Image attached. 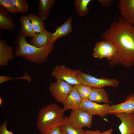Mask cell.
I'll use <instances>...</instances> for the list:
<instances>
[{
    "label": "cell",
    "mask_w": 134,
    "mask_h": 134,
    "mask_svg": "<svg viewBox=\"0 0 134 134\" xmlns=\"http://www.w3.org/2000/svg\"><path fill=\"white\" fill-rule=\"evenodd\" d=\"M2 98L1 97L0 98V106L2 105Z\"/></svg>",
    "instance_id": "33"
},
{
    "label": "cell",
    "mask_w": 134,
    "mask_h": 134,
    "mask_svg": "<svg viewBox=\"0 0 134 134\" xmlns=\"http://www.w3.org/2000/svg\"><path fill=\"white\" fill-rule=\"evenodd\" d=\"M60 134H65L61 132V133Z\"/></svg>",
    "instance_id": "34"
},
{
    "label": "cell",
    "mask_w": 134,
    "mask_h": 134,
    "mask_svg": "<svg viewBox=\"0 0 134 134\" xmlns=\"http://www.w3.org/2000/svg\"><path fill=\"white\" fill-rule=\"evenodd\" d=\"M73 85L62 80L51 83L49 90L51 95L58 102L62 103L71 91Z\"/></svg>",
    "instance_id": "7"
},
{
    "label": "cell",
    "mask_w": 134,
    "mask_h": 134,
    "mask_svg": "<svg viewBox=\"0 0 134 134\" xmlns=\"http://www.w3.org/2000/svg\"><path fill=\"white\" fill-rule=\"evenodd\" d=\"M27 16L35 33L40 32L45 30V24L40 17L31 13Z\"/></svg>",
    "instance_id": "23"
},
{
    "label": "cell",
    "mask_w": 134,
    "mask_h": 134,
    "mask_svg": "<svg viewBox=\"0 0 134 134\" xmlns=\"http://www.w3.org/2000/svg\"><path fill=\"white\" fill-rule=\"evenodd\" d=\"M88 100L97 103L103 102L112 104L107 92L103 88H92Z\"/></svg>",
    "instance_id": "18"
},
{
    "label": "cell",
    "mask_w": 134,
    "mask_h": 134,
    "mask_svg": "<svg viewBox=\"0 0 134 134\" xmlns=\"http://www.w3.org/2000/svg\"><path fill=\"white\" fill-rule=\"evenodd\" d=\"M72 17L70 16L63 24L56 28L55 32L52 34L51 42L55 43L59 38L66 36L72 32Z\"/></svg>",
    "instance_id": "17"
},
{
    "label": "cell",
    "mask_w": 134,
    "mask_h": 134,
    "mask_svg": "<svg viewBox=\"0 0 134 134\" xmlns=\"http://www.w3.org/2000/svg\"><path fill=\"white\" fill-rule=\"evenodd\" d=\"M116 52V48L112 43L104 40L96 43L92 56L100 59L105 58L110 61L114 56Z\"/></svg>",
    "instance_id": "8"
},
{
    "label": "cell",
    "mask_w": 134,
    "mask_h": 134,
    "mask_svg": "<svg viewBox=\"0 0 134 134\" xmlns=\"http://www.w3.org/2000/svg\"><path fill=\"white\" fill-rule=\"evenodd\" d=\"M65 111L56 103H52L39 110L36 127L41 134L48 132L60 127Z\"/></svg>",
    "instance_id": "3"
},
{
    "label": "cell",
    "mask_w": 134,
    "mask_h": 134,
    "mask_svg": "<svg viewBox=\"0 0 134 134\" xmlns=\"http://www.w3.org/2000/svg\"><path fill=\"white\" fill-rule=\"evenodd\" d=\"M21 24L20 32L26 38L33 37L35 34L27 15H22L19 19Z\"/></svg>",
    "instance_id": "20"
},
{
    "label": "cell",
    "mask_w": 134,
    "mask_h": 134,
    "mask_svg": "<svg viewBox=\"0 0 134 134\" xmlns=\"http://www.w3.org/2000/svg\"><path fill=\"white\" fill-rule=\"evenodd\" d=\"M19 31L15 38V56L21 57L31 63L40 64L46 62L54 48L55 43L50 42L46 45L38 48L30 44Z\"/></svg>",
    "instance_id": "2"
},
{
    "label": "cell",
    "mask_w": 134,
    "mask_h": 134,
    "mask_svg": "<svg viewBox=\"0 0 134 134\" xmlns=\"http://www.w3.org/2000/svg\"><path fill=\"white\" fill-rule=\"evenodd\" d=\"M61 131L60 127H58L50 131L43 133L42 134H60Z\"/></svg>",
    "instance_id": "30"
},
{
    "label": "cell",
    "mask_w": 134,
    "mask_h": 134,
    "mask_svg": "<svg viewBox=\"0 0 134 134\" xmlns=\"http://www.w3.org/2000/svg\"><path fill=\"white\" fill-rule=\"evenodd\" d=\"M13 5L16 8L18 13H27L29 4L26 0H10Z\"/></svg>",
    "instance_id": "24"
},
{
    "label": "cell",
    "mask_w": 134,
    "mask_h": 134,
    "mask_svg": "<svg viewBox=\"0 0 134 134\" xmlns=\"http://www.w3.org/2000/svg\"><path fill=\"white\" fill-rule=\"evenodd\" d=\"M101 133L98 130L93 131L87 130H84V134H101Z\"/></svg>",
    "instance_id": "31"
},
{
    "label": "cell",
    "mask_w": 134,
    "mask_h": 134,
    "mask_svg": "<svg viewBox=\"0 0 134 134\" xmlns=\"http://www.w3.org/2000/svg\"><path fill=\"white\" fill-rule=\"evenodd\" d=\"M101 5L105 7H110L113 2V0H98Z\"/></svg>",
    "instance_id": "29"
},
{
    "label": "cell",
    "mask_w": 134,
    "mask_h": 134,
    "mask_svg": "<svg viewBox=\"0 0 134 134\" xmlns=\"http://www.w3.org/2000/svg\"><path fill=\"white\" fill-rule=\"evenodd\" d=\"M120 119L121 123L118 127L121 134H134V112L114 114Z\"/></svg>",
    "instance_id": "11"
},
{
    "label": "cell",
    "mask_w": 134,
    "mask_h": 134,
    "mask_svg": "<svg viewBox=\"0 0 134 134\" xmlns=\"http://www.w3.org/2000/svg\"><path fill=\"white\" fill-rule=\"evenodd\" d=\"M81 71L78 69H72L64 65H57L53 69L52 76L57 80L64 81L73 86L81 84L79 78Z\"/></svg>",
    "instance_id": "4"
},
{
    "label": "cell",
    "mask_w": 134,
    "mask_h": 134,
    "mask_svg": "<svg viewBox=\"0 0 134 134\" xmlns=\"http://www.w3.org/2000/svg\"><path fill=\"white\" fill-rule=\"evenodd\" d=\"M55 0H40L39 2L38 14L43 21L49 17L51 9L54 6Z\"/></svg>",
    "instance_id": "19"
},
{
    "label": "cell",
    "mask_w": 134,
    "mask_h": 134,
    "mask_svg": "<svg viewBox=\"0 0 134 134\" xmlns=\"http://www.w3.org/2000/svg\"><path fill=\"white\" fill-rule=\"evenodd\" d=\"M133 112H134V94L133 93L128 96L124 102L109 105L107 111L108 114Z\"/></svg>",
    "instance_id": "9"
},
{
    "label": "cell",
    "mask_w": 134,
    "mask_h": 134,
    "mask_svg": "<svg viewBox=\"0 0 134 134\" xmlns=\"http://www.w3.org/2000/svg\"><path fill=\"white\" fill-rule=\"evenodd\" d=\"M20 79L27 80L28 83H30L32 80L31 76L27 73L25 72L23 76L18 77L12 78L8 76L1 75L0 76V83L1 84L13 80Z\"/></svg>",
    "instance_id": "26"
},
{
    "label": "cell",
    "mask_w": 134,
    "mask_h": 134,
    "mask_svg": "<svg viewBox=\"0 0 134 134\" xmlns=\"http://www.w3.org/2000/svg\"><path fill=\"white\" fill-rule=\"evenodd\" d=\"M13 48L8 45L6 41L0 39V66H5L7 65L9 61L15 57L13 52Z\"/></svg>",
    "instance_id": "14"
},
{
    "label": "cell",
    "mask_w": 134,
    "mask_h": 134,
    "mask_svg": "<svg viewBox=\"0 0 134 134\" xmlns=\"http://www.w3.org/2000/svg\"><path fill=\"white\" fill-rule=\"evenodd\" d=\"M52 34L45 29L40 32L36 33L30 40V43L37 47H44L51 42Z\"/></svg>",
    "instance_id": "15"
},
{
    "label": "cell",
    "mask_w": 134,
    "mask_h": 134,
    "mask_svg": "<svg viewBox=\"0 0 134 134\" xmlns=\"http://www.w3.org/2000/svg\"><path fill=\"white\" fill-rule=\"evenodd\" d=\"M113 131V129L111 128L101 133V134H111Z\"/></svg>",
    "instance_id": "32"
},
{
    "label": "cell",
    "mask_w": 134,
    "mask_h": 134,
    "mask_svg": "<svg viewBox=\"0 0 134 134\" xmlns=\"http://www.w3.org/2000/svg\"><path fill=\"white\" fill-rule=\"evenodd\" d=\"M92 116L86 110L79 107L72 110L67 118L69 123L76 127L90 128L92 124Z\"/></svg>",
    "instance_id": "6"
},
{
    "label": "cell",
    "mask_w": 134,
    "mask_h": 134,
    "mask_svg": "<svg viewBox=\"0 0 134 134\" xmlns=\"http://www.w3.org/2000/svg\"><path fill=\"white\" fill-rule=\"evenodd\" d=\"M79 78L81 84L92 88H103L107 86L117 88L119 84V81L115 79L98 78L81 72Z\"/></svg>",
    "instance_id": "5"
},
{
    "label": "cell",
    "mask_w": 134,
    "mask_h": 134,
    "mask_svg": "<svg viewBox=\"0 0 134 134\" xmlns=\"http://www.w3.org/2000/svg\"><path fill=\"white\" fill-rule=\"evenodd\" d=\"M82 99L74 86L66 99L62 103L65 111L80 107Z\"/></svg>",
    "instance_id": "13"
},
{
    "label": "cell",
    "mask_w": 134,
    "mask_h": 134,
    "mask_svg": "<svg viewBox=\"0 0 134 134\" xmlns=\"http://www.w3.org/2000/svg\"></svg>",
    "instance_id": "35"
},
{
    "label": "cell",
    "mask_w": 134,
    "mask_h": 134,
    "mask_svg": "<svg viewBox=\"0 0 134 134\" xmlns=\"http://www.w3.org/2000/svg\"><path fill=\"white\" fill-rule=\"evenodd\" d=\"M7 120H5L0 126V134H14L11 132L8 131L6 128Z\"/></svg>",
    "instance_id": "28"
},
{
    "label": "cell",
    "mask_w": 134,
    "mask_h": 134,
    "mask_svg": "<svg viewBox=\"0 0 134 134\" xmlns=\"http://www.w3.org/2000/svg\"><path fill=\"white\" fill-rule=\"evenodd\" d=\"M0 5L3 7L10 13L17 14L18 13L10 0H0Z\"/></svg>",
    "instance_id": "27"
},
{
    "label": "cell",
    "mask_w": 134,
    "mask_h": 134,
    "mask_svg": "<svg viewBox=\"0 0 134 134\" xmlns=\"http://www.w3.org/2000/svg\"><path fill=\"white\" fill-rule=\"evenodd\" d=\"M91 0H75L74 3L76 12L80 17L87 15L89 9L88 5Z\"/></svg>",
    "instance_id": "22"
},
{
    "label": "cell",
    "mask_w": 134,
    "mask_h": 134,
    "mask_svg": "<svg viewBox=\"0 0 134 134\" xmlns=\"http://www.w3.org/2000/svg\"><path fill=\"white\" fill-rule=\"evenodd\" d=\"M16 27L12 17L3 7L0 5V29L12 31Z\"/></svg>",
    "instance_id": "16"
},
{
    "label": "cell",
    "mask_w": 134,
    "mask_h": 134,
    "mask_svg": "<svg viewBox=\"0 0 134 134\" xmlns=\"http://www.w3.org/2000/svg\"><path fill=\"white\" fill-rule=\"evenodd\" d=\"M118 7L121 16L134 26V0H119Z\"/></svg>",
    "instance_id": "12"
},
{
    "label": "cell",
    "mask_w": 134,
    "mask_h": 134,
    "mask_svg": "<svg viewBox=\"0 0 134 134\" xmlns=\"http://www.w3.org/2000/svg\"><path fill=\"white\" fill-rule=\"evenodd\" d=\"M109 106L108 103L100 104L86 100H82L80 107L86 110L93 116L98 115L103 118L108 114L107 111Z\"/></svg>",
    "instance_id": "10"
},
{
    "label": "cell",
    "mask_w": 134,
    "mask_h": 134,
    "mask_svg": "<svg viewBox=\"0 0 134 134\" xmlns=\"http://www.w3.org/2000/svg\"><path fill=\"white\" fill-rule=\"evenodd\" d=\"M101 37L116 48L115 55L109 62L111 67L119 64L126 67L134 66V26L122 17H117Z\"/></svg>",
    "instance_id": "1"
},
{
    "label": "cell",
    "mask_w": 134,
    "mask_h": 134,
    "mask_svg": "<svg viewBox=\"0 0 134 134\" xmlns=\"http://www.w3.org/2000/svg\"><path fill=\"white\" fill-rule=\"evenodd\" d=\"M67 116L64 117L60 126L61 131L65 134H84L82 128L76 127L69 122Z\"/></svg>",
    "instance_id": "21"
},
{
    "label": "cell",
    "mask_w": 134,
    "mask_h": 134,
    "mask_svg": "<svg viewBox=\"0 0 134 134\" xmlns=\"http://www.w3.org/2000/svg\"><path fill=\"white\" fill-rule=\"evenodd\" d=\"M74 86L82 100H88L92 88L82 84H79Z\"/></svg>",
    "instance_id": "25"
}]
</instances>
